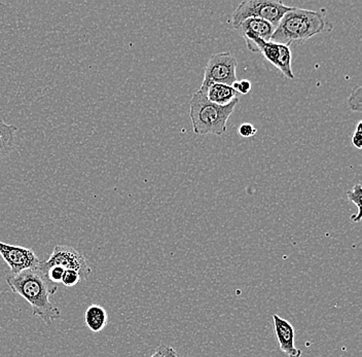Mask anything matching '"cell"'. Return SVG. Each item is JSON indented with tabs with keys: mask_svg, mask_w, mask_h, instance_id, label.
Returning <instances> with one entry per match:
<instances>
[{
	"mask_svg": "<svg viewBox=\"0 0 362 357\" xmlns=\"http://www.w3.org/2000/svg\"><path fill=\"white\" fill-rule=\"evenodd\" d=\"M6 280L13 293L30 304L33 316L40 317L45 324L52 325L61 317L60 309L49 300V295L58 291V284L52 282L40 267L22 271L19 274L10 273Z\"/></svg>",
	"mask_w": 362,
	"mask_h": 357,
	"instance_id": "6da1fadb",
	"label": "cell"
},
{
	"mask_svg": "<svg viewBox=\"0 0 362 357\" xmlns=\"http://www.w3.org/2000/svg\"><path fill=\"white\" fill-rule=\"evenodd\" d=\"M332 29V23L322 13L293 8L283 16L270 42L291 47L293 44H303L313 36Z\"/></svg>",
	"mask_w": 362,
	"mask_h": 357,
	"instance_id": "7a4b0ae2",
	"label": "cell"
},
{
	"mask_svg": "<svg viewBox=\"0 0 362 357\" xmlns=\"http://www.w3.org/2000/svg\"><path fill=\"white\" fill-rule=\"evenodd\" d=\"M239 104V98L234 99L225 106L210 103L205 93L199 90L192 95L189 103V117L194 134H212L221 136L226 132L228 117Z\"/></svg>",
	"mask_w": 362,
	"mask_h": 357,
	"instance_id": "3957f363",
	"label": "cell"
},
{
	"mask_svg": "<svg viewBox=\"0 0 362 357\" xmlns=\"http://www.w3.org/2000/svg\"><path fill=\"white\" fill-rule=\"evenodd\" d=\"M291 6H286L282 1H273V0H245L239 4L232 18L230 23L235 29L242 22L249 18L264 20L277 27L281 21L283 16L291 10Z\"/></svg>",
	"mask_w": 362,
	"mask_h": 357,
	"instance_id": "277c9868",
	"label": "cell"
},
{
	"mask_svg": "<svg viewBox=\"0 0 362 357\" xmlns=\"http://www.w3.org/2000/svg\"><path fill=\"white\" fill-rule=\"evenodd\" d=\"M243 37L249 51L262 54L267 61L284 74L285 78L293 80L294 74L291 67L293 55H291V47L266 42L251 35H243Z\"/></svg>",
	"mask_w": 362,
	"mask_h": 357,
	"instance_id": "5b68a950",
	"label": "cell"
},
{
	"mask_svg": "<svg viewBox=\"0 0 362 357\" xmlns=\"http://www.w3.org/2000/svg\"><path fill=\"white\" fill-rule=\"evenodd\" d=\"M237 59L233 54L217 53L212 55L206 64L201 90H205L212 83H223L230 86L236 83Z\"/></svg>",
	"mask_w": 362,
	"mask_h": 357,
	"instance_id": "8992f818",
	"label": "cell"
},
{
	"mask_svg": "<svg viewBox=\"0 0 362 357\" xmlns=\"http://www.w3.org/2000/svg\"><path fill=\"white\" fill-rule=\"evenodd\" d=\"M55 266L61 267L64 270L76 271L81 276V281L87 280L92 273L86 257L71 246L57 245L49 259L40 263V268L44 270Z\"/></svg>",
	"mask_w": 362,
	"mask_h": 357,
	"instance_id": "52a82bcc",
	"label": "cell"
},
{
	"mask_svg": "<svg viewBox=\"0 0 362 357\" xmlns=\"http://www.w3.org/2000/svg\"><path fill=\"white\" fill-rule=\"evenodd\" d=\"M0 255L10 267L11 274H19L22 271L35 268L42 262L30 248L11 245L1 241H0Z\"/></svg>",
	"mask_w": 362,
	"mask_h": 357,
	"instance_id": "ba28073f",
	"label": "cell"
},
{
	"mask_svg": "<svg viewBox=\"0 0 362 357\" xmlns=\"http://www.w3.org/2000/svg\"><path fill=\"white\" fill-rule=\"evenodd\" d=\"M274 327H275L276 338L280 349L288 357L302 356V350L298 349L294 344L296 331L291 322L277 314L273 315Z\"/></svg>",
	"mask_w": 362,
	"mask_h": 357,
	"instance_id": "9c48e42d",
	"label": "cell"
},
{
	"mask_svg": "<svg viewBox=\"0 0 362 357\" xmlns=\"http://www.w3.org/2000/svg\"><path fill=\"white\" fill-rule=\"evenodd\" d=\"M236 30L240 35H251L257 36L260 40H266V42H270L272 35L275 31V27L264 20L249 18L242 22L237 27Z\"/></svg>",
	"mask_w": 362,
	"mask_h": 357,
	"instance_id": "30bf717a",
	"label": "cell"
},
{
	"mask_svg": "<svg viewBox=\"0 0 362 357\" xmlns=\"http://www.w3.org/2000/svg\"><path fill=\"white\" fill-rule=\"evenodd\" d=\"M201 91L205 93L206 97L210 103L216 104V105H228L234 99L238 98V93L230 86L223 85V83H212V85L208 86L205 90H201Z\"/></svg>",
	"mask_w": 362,
	"mask_h": 357,
	"instance_id": "8fae6325",
	"label": "cell"
},
{
	"mask_svg": "<svg viewBox=\"0 0 362 357\" xmlns=\"http://www.w3.org/2000/svg\"><path fill=\"white\" fill-rule=\"evenodd\" d=\"M85 322L90 332L99 333L107 325V311L99 305H90L86 310Z\"/></svg>",
	"mask_w": 362,
	"mask_h": 357,
	"instance_id": "7c38bea8",
	"label": "cell"
},
{
	"mask_svg": "<svg viewBox=\"0 0 362 357\" xmlns=\"http://www.w3.org/2000/svg\"><path fill=\"white\" fill-rule=\"evenodd\" d=\"M18 127L0 119V161L11 155L15 144L16 132Z\"/></svg>",
	"mask_w": 362,
	"mask_h": 357,
	"instance_id": "4fadbf2b",
	"label": "cell"
},
{
	"mask_svg": "<svg viewBox=\"0 0 362 357\" xmlns=\"http://www.w3.org/2000/svg\"><path fill=\"white\" fill-rule=\"evenodd\" d=\"M362 187L361 184L355 185L353 187V189L351 191L347 192L348 199L353 203V204L356 205L357 207V214L355 216H351V219H352L354 223H359L361 219V199H362Z\"/></svg>",
	"mask_w": 362,
	"mask_h": 357,
	"instance_id": "5bb4252c",
	"label": "cell"
},
{
	"mask_svg": "<svg viewBox=\"0 0 362 357\" xmlns=\"http://www.w3.org/2000/svg\"><path fill=\"white\" fill-rule=\"evenodd\" d=\"M362 88L361 86L355 88L353 90L352 94L350 95L349 100H348V104H349V107L351 110L356 112H361L362 110Z\"/></svg>",
	"mask_w": 362,
	"mask_h": 357,
	"instance_id": "9a60e30c",
	"label": "cell"
},
{
	"mask_svg": "<svg viewBox=\"0 0 362 357\" xmlns=\"http://www.w3.org/2000/svg\"><path fill=\"white\" fill-rule=\"evenodd\" d=\"M81 281V278L79 276L78 272L74 270H65L64 275L62 278V283L64 284L66 288H74L76 284H78Z\"/></svg>",
	"mask_w": 362,
	"mask_h": 357,
	"instance_id": "2e32d148",
	"label": "cell"
},
{
	"mask_svg": "<svg viewBox=\"0 0 362 357\" xmlns=\"http://www.w3.org/2000/svg\"><path fill=\"white\" fill-rule=\"evenodd\" d=\"M351 144L357 150H361L362 148V121L357 123L356 129L353 133L352 139H351Z\"/></svg>",
	"mask_w": 362,
	"mask_h": 357,
	"instance_id": "e0dca14e",
	"label": "cell"
},
{
	"mask_svg": "<svg viewBox=\"0 0 362 357\" xmlns=\"http://www.w3.org/2000/svg\"><path fill=\"white\" fill-rule=\"evenodd\" d=\"M232 88L238 94L246 95L251 91L252 85H251L250 81L242 80L237 81L236 83H233Z\"/></svg>",
	"mask_w": 362,
	"mask_h": 357,
	"instance_id": "ac0fdd59",
	"label": "cell"
},
{
	"mask_svg": "<svg viewBox=\"0 0 362 357\" xmlns=\"http://www.w3.org/2000/svg\"><path fill=\"white\" fill-rule=\"evenodd\" d=\"M257 132V129L253 127V126L249 123H243L240 126L239 129H238V134H239L240 136L244 137V139L255 136Z\"/></svg>",
	"mask_w": 362,
	"mask_h": 357,
	"instance_id": "d6986e66",
	"label": "cell"
},
{
	"mask_svg": "<svg viewBox=\"0 0 362 357\" xmlns=\"http://www.w3.org/2000/svg\"><path fill=\"white\" fill-rule=\"evenodd\" d=\"M164 357H182L177 353L175 349L171 346H160Z\"/></svg>",
	"mask_w": 362,
	"mask_h": 357,
	"instance_id": "ffe728a7",
	"label": "cell"
},
{
	"mask_svg": "<svg viewBox=\"0 0 362 357\" xmlns=\"http://www.w3.org/2000/svg\"><path fill=\"white\" fill-rule=\"evenodd\" d=\"M151 357H164V354H163L160 347H158V349L156 350L155 353H153Z\"/></svg>",
	"mask_w": 362,
	"mask_h": 357,
	"instance_id": "44dd1931",
	"label": "cell"
}]
</instances>
